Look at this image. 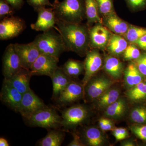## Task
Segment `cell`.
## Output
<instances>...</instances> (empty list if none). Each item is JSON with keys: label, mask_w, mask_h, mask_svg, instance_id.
<instances>
[{"label": "cell", "mask_w": 146, "mask_h": 146, "mask_svg": "<svg viewBox=\"0 0 146 146\" xmlns=\"http://www.w3.org/2000/svg\"><path fill=\"white\" fill-rule=\"evenodd\" d=\"M84 137L86 143L91 146L100 145L104 141L101 132L99 129L95 127L86 129L84 131Z\"/></svg>", "instance_id": "cell-26"}, {"label": "cell", "mask_w": 146, "mask_h": 146, "mask_svg": "<svg viewBox=\"0 0 146 146\" xmlns=\"http://www.w3.org/2000/svg\"><path fill=\"white\" fill-rule=\"evenodd\" d=\"M56 19L72 23H81L86 18L84 0H55L53 3Z\"/></svg>", "instance_id": "cell-2"}, {"label": "cell", "mask_w": 146, "mask_h": 146, "mask_svg": "<svg viewBox=\"0 0 146 146\" xmlns=\"http://www.w3.org/2000/svg\"><path fill=\"white\" fill-rule=\"evenodd\" d=\"M112 82L106 78H92L85 85V94L90 100L98 98L112 85Z\"/></svg>", "instance_id": "cell-16"}, {"label": "cell", "mask_w": 146, "mask_h": 146, "mask_svg": "<svg viewBox=\"0 0 146 146\" xmlns=\"http://www.w3.org/2000/svg\"><path fill=\"white\" fill-rule=\"evenodd\" d=\"M129 98L132 101H138L146 98V83L141 82L132 87L127 92Z\"/></svg>", "instance_id": "cell-29"}, {"label": "cell", "mask_w": 146, "mask_h": 146, "mask_svg": "<svg viewBox=\"0 0 146 146\" xmlns=\"http://www.w3.org/2000/svg\"><path fill=\"white\" fill-rule=\"evenodd\" d=\"M146 35V29L130 25L123 37L128 42L135 44L138 39Z\"/></svg>", "instance_id": "cell-30"}, {"label": "cell", "mask_w": 146, "mask_h": 146, "mask_svg": "<svg viewBox=\"0 0 146 146\" xmlns=\"http://www.w3.org/2000/svg\"><path fill=\"white\" fill-rule=\"evenodd\" d=\"M52 81V99L56 100L61 92L72 81V78L63 71L61 67H58L50 77Z\"/></svg>", "instance_id": "cell-18"}, {"label": "cell", "mask_w": 146, "mask_h": 146, "mask_svg": "<svg viewBox=\"0 0 146 146\" xmlns=\"http://www.w3.org/2000/svg\"><path fill=\"white\" fill-rule=\"evenodd\" d=\"M15 9L6 0H0V18L2 20L6 17L13 16Z\"/></svg>", "instance_id": "cell-34"}, {"label": "cell", "mask_w": 146, "mask_h": 146, "mask_svg": "<svg viewBox=\"0 0 146 146\" xmlns=\"http://www.w3.org/2000/svg\"><path fill=\"white\" fill-rule=\"evenodd\" d=\"M143 76L134 63H130L124 71L126 84L128 87H133L142 82Z\"/></svg>", "instance_id": "cell-23"}, {"label": "cell", "mask_w": 146, "mask_h": 146, "mask_svg": "<svg viewBox=\"0 0 146 146\" xmlns=\"http://www.w3.org/2000/svg\"><path fill=\"white\" fill-rule=\"evenodd\" d=\"M29 125L49 130L61 127L62 117L54 108L46 106L25 120Z\"/></svg>", "instance_id": "cell-4"}, {"label": "cell", "mask_w": 146, "mask_h": 146, "mask_svg": "<svg viewBox=\"0 0 146 146\" xmlns=\"http://www.w3.org/2000/svg\"><path fill=\"white\" fill-rule=\"evenodd\" d=\"M27 2L35 10L42 7H53V4L50 2L49 0H27Z\"/></svg>", "instance_id": "cell-37"}, {"label": "cell", "mask_w": 146, "mask_h": 146, "mask_svg": "<svg viewBox=\"0 0 146 146\" xmlns=\"http://www.w3.org/2000/svg\"><path fill=\"white\" fill-rule=\"evenodd\" d=\"M125 109V102L122 99H119L108 106L106 114L110 117H119L124 113Z\"/></svg>", "instance_id": "cell-27"}, {"label": "cell", "mask_w": 146, "mask_h": 146, "mask_svg": "<svg viewBox=\"0 0 146 146\" xmlns=\"http://www.w3.org/2000/svg\"><path fill=\"white\" fill-rule=\"evenodd\" d=\"M0 146H9L8 141L5 138L1 137L0 138Z\"/></svg>", "instance_id": "cell-45"}, {"label": "cell", "mask_w": 146, "mask_h": 146, "mask_svg": "<svg viewBox=\"0 0 146 146\" xmlns=\"http://www.w3.org/2000/svg\"><path fill=\"white\" fill-rule=\"evenodd\" d=\"M123 145L125 146H134V145L133 142H131V141H127V142H125L123 144Z\"/></svg>", "instance_id": "cell-46"}, {"label": "cell", "mask_w": 146, "mask_h": 146, "mask_svg": "<svg viewBox=\"0 0 146 146\" xmlns=\"http://www.w3.org/2000/svg\"><path fill=\"white\" fill-rule=\"evenodd\" d=\"M33 42L42 54L59 58L60 55L66 51L61 35L58 32H56L54 29L38 35Z\"/></svg>", "instance_id": "cell-3"}, {"label": "cell", "mask_w": 146, "mask_h": 146, "mask_svg": "<svg viewBox=\"0 0 146 146\" xmlns=\"http://www.w3.org/2000/svg\"><path fill=\"white\" fill-rule=\"evenodd\" d=\"M26 28L25 22L22 18L13 16L6 17L0 23V39L8 40L18 36Z\"/></svg>", "instance_id": "cell-6"}, {"label": "cell", "mask_w": 146, "mask_h": 146, "mask_svg": "<svg viewBox=\"0 0 146 146\" xmlns=\"http://www.w3.org/2000/svg\"><path fill=\"white\" fill-rule=\"evenodd\" d=\"M129 8L132 11L141 10L146 7V0H125Z\"/></svg>", "instance_id": "cell-35"}, {"label": "cell", "mask_w": 146, "mask_h": 146, "mask_svg": "<svg viewBox=\"0 0 146 146\" xmlns=\"http://www.w3.org/2000/svg\"><path fill=\"white\" fill-rule=\"evenodd\" d=\"M65 131L60 129H49L47 135L37 142L39 146H60L64 141Z\"/></svg>", "instance_id": "cell-20"}, {"label": "cell", "mask_w": 146, "mask_h": 146, "mask_svg": "<svg viewBox=\"0 0 146 146\" xmlns=\"http://www.w3.org/2000/svg\"><path fill=\"white\" fill-rule=\"evenodd\" d=\"M22 68L30 70L35 60L41 54L33 42L27 44H14Z\"/></svg>", "instance_id": "cell-11"}, {"label": "cell", "mask_w": 146, "mask_h": 146, "mask_svg": "<svg viewBox=\"0 0 146 146\" xmlns=\"http://www.w3.org/2000/svg\"><path fill=\"white\" fill-rule=\"evenodd\" d=\"M22 68L20 58L14 44H10L6 48L2 58V72L4 79H9Z\"/></svg>", "instance_id": "cell-7"}, {"label": "cell", "mask_w": 146, "mask_h": 146, "mask_svg": "<svg viewBox=\"0 0 146 146\" xmlns=\"http://www.w3.org/2000/svg\"><path fill=\"white\" fill-rule=\"evenodd\" d=\"M84 63L85 74L82 83L84 87L101 67L102 60L98 51L96 49L88 50Z\"/></svg>", "instance_id": "cell-13"}, {"label": "cell", "mask_w": 146, "mask_h": 146, "mask_svg": "<svg viewBox=\"0 0 146 146\" xmlns=\"http://www.w3.org/2000/svg\"><path fill=\"white\" fill-rule=\"evenodd\" d=\"M59 58L41 54L30 70L31 75L46 76L50 78L58 68Z\"/></svg>", "instance_id": "cell-8"}, {"label": "cell", "mask_w": 146, "mask_h": 146, "mask_svg": "<svg viewBox=\"0 0 146 146\" xmlns=\"http://www.w3.org/2000/svg\"><path fill=\"white\" fill-rule=\"evenodd\" d=\"M113 135L115 138L118 141L122 140L121 136V131H120V128H116L113 130Z\"/></svg>", "instance_id": "cell-43"}, {"label": "cell", "mask_w": 146, "mask_h": 146, "mask_svg": "<svg viewBox=\"0 0 146 146\" xmlns=\"http://www.w3.org/2000/svg\"><path fill=\"white\" fill-rule=\"evenodd\" d=\"M73 140L68 145V146H84L80 137L76 133L73 134Z\"/></svg>", "instance_id": "cell-40"}, {"label": "cell", "mask_w": 146, "mask_h": 146, "mask_svg": "<svg viewBox=\"0 0 146 146\" xmlns=\"http://www.w3.org/2000/svg\"><path fill=\"white\" fill-rule=\"evenodd\" d=\"M35 11L38 13V17L36 22L31 25L32 29L36 31L45 32L56 28V16L52 7H42Z\"/></svg>", "instance_id": "cell-10"}, {"label": "cell", "mask_w": 146, "mask_h": 146, "mask_svg": "<svg viewBox=\"0 0 146 146\" xmlns=\"http://www.w3.org/2000/svg\"><path fill=\"white\" fill-rule=\"evenodd\" d=\"M131 131L138 138L146 141V126H133L131 128Z\"/></svg>", "instance_id": "cell-38"}, {"label": "cell", "mask_w": 146, "mask_h": 146, "mask_svg": "<svg viewBox=\"0 0 146 146\" xmlns=\"http://www.w3.org/2000/svg\"><path fill=\"white\" fill-rule=\"evenodd\" d=\"M131 118L133 122L138 123H146V108L143 107L136 108L131 113Z\"/></svg>", "instance_id": "cell-32"}, {"label": "cell", "mask_w": 146, "mask_h": 146, "mask_svg": "<svg viewBox=\"0 0 146 146\" xmlns=\"http://www.w3.org/2000/svg\"><path fill=\"white\" fill-rule=\"evenodd\" d=\"M46 106L43 101L30 89L23 94L18 112L26 120Z\"/></svg>", "instance_id": "cell-9"}, {"label": "cell", "mask_w": 146, "mask_h": 146, "mask_svg": "<svg viewBox=\"0 0 146 146\" xmlns=\"http://www.w3.org/2000/svg\"><path fill=\"white\" fill-rule=\"evenodd\" d=\"M89 112L85 106L80 105L74 106L61 112L63 130H68L79 125L88 118Z\"/></svg>", "instance_id": "cell-5"}, {"label": "cell", "mask_w": 146, "mask_h": 146, "mask_svg": "<svg viewBox=\"0 0 146 146\" xmlns=\"http://www.w3.org/2000/svg\"><path fill=\"white\" fill-rule=\"evenodd\" d=\"M103 24L114 34L123 36L126 33L130 25L120 18L115 12L104 17Z\"/></svg>", "instance_id": "cell-17"}, {"label": "cell", "mask_w": 146, "mask_h": 146, "mask_svg": "<svg viewBox=\"0 0 146 146\" xmlns=\"http://www.w3.org/2000/svg\"><path fill=\"white\" fill-rule=\"evenodd\" d=\"M104 67L107 73L115 79L120 78L123 70V63L114 56H107L105 59Z\"/></svg>", "instance_id": "cell-22"}, {"label": "cell", "mask_w": 146, "mask_h": 146, "mask_svg": "<svg viewBox=\"0 0 146 146\" xmlns=\"http://www.w3.org/2000/svg\"><path fill=\"white\" fill-rule=\"evenodd\" d=\"M61 68L71 78L77 77L84 70V63L78 60L70 59L65 62Z\"/></svg>", "instance_id": "cell-25"}, {"label": "cell", "mask_w": 146, "mask_h": 146, "mask_svg": "<svg viewBox=\"0 0 146 146\" xmlns=\"http://www.w3.org/2000/svg\"><path fill=\"white\" fill-rule=\"evenodd\" d=\"M84 87L83 85L72 80L56 100L58 103L64 106L79 100L83 96Z\"/></svg>", "instance_id": "cell-15"}, {"label": "cell", "mask_w": 146, "mask_h": 146, "mask_svg": "<svg viewBox=\"0 0 146 146\" xmlns=\"http://www.w3.org/2000/svg\"><path fill=\"white\" fill-rule=\"evenodd\" d=\"M89 47L94 49H104L107 46L110 36L109 29L101 24L96 23L89 29Z\"/></svg>", "instance_id": "cell-14"}, {"label": "cell", "mask_w": 146, "mask_h": 146, "mask_svg": "<svg viewBox=\"0 0 146 146\" xmlns=\"http://www.w3.org/2000/svg\"><path fill=\"white\" fill-rule=\"evenodd\" d=\"M134 64L140 72L143 75L146 76V54L141 55L135 60Z\"/></svg>", "instance_id": "cell-36"}, {"label": "cell", "mask_w": 146, "mask_h": 146, "mask_svg": "<svg viewBox=\"0 0 146 146\" xmlns=\"http://www.w3.org/2000/svg\"><path fill=\"white\" fill-rule=\"evenodd\" d=\"M85 14L88 25L94 23L103 24V20L100 16L96 0H84Z\"/></svg>", "instance_id": "cell-24"}, {"label": "cell", "mask_w": 146, "mask_h": 146, "mask_svg": "<svg viewBox=\"0 0 146 146\" xmlns=\"http://www.w3.org/2000/svg\"><path fill=\"white\" fill-rule=\"evenodd\" d=\"M23 96L6 80H4L0 93V99L3 103L15 112H18Z\"/></svg>", "instance_id": "cell-12"}, {"label": "cell", "mask_w": 146, "mask_h": 146, "mask_svg": "<svg viewBox=\"0 0 146 146\" xmlns=\"http://www.w3.org/2000/svg\"><path fill=\"white\" fill-rule=\"evenodd\" d=\"M112 127H113V125L111 121L108 119H106L104 125L101 129L104 131L110 130L112 129Z\"/></svg>", "instance_id": "cell-42"}, {"label": "cell", "mask_w": 146, "mask_h": 146, "mask_svg": "<svg viewBox=\"0 0 146 146\" xmlns=\"http://www.w3.org/2000/svg\"><path fill=\"white\" fill-rule=\"evenodd\" d=\"M56 29L61 35L66 51L86 55L89 48V29L81 23H66L56 19Z\"/></svg>", "instance_id": "cell-1"}, {"label": "cell", "mask_w": 146, "mask_h": 146, "mask_svg": "<svg viewBox=\"0 0 146 146\" xmlns=\"http://www.w3.org/2000/svg\"><path fill=\"white\" fill-rule=\"evenodd\" d=\"M135 44L142 49L146 50V35L138 39Z\"/></svg>", "instance_id": "cell-41"}, {"label": "cell", "mask_w": 146, "mask_h": 146, "mask_svg": "<svg viewBox=\"0 0 146 146\" xmlns=\"http://www.w3.org/2000/svg\"><path fill=\"white\" fill-rule=\"evenodd\" d=\"M100 14L104 17L115 13L113 0H96Z\"/></svg>", "instance_id": "cell-31"}, {"label": "cell", "mask_w": 146, "mask_h": 146, "mask_svg": "<svg viewBox=\"0 0 146 146\" xmlns=\"http://www.w3.org/2000/svg\"><path fill=\"white\" fill-rule=\"evenodd\" d=\"M141 56L138 47L133 44L128 45L123 53V57L125 60H135Z\"/></svg>", "instance_id": "cell-33"}, {"label": "cell", "mask_w": 146, "mask_h": 146, "mask_svg": "<svg viewBox=\"0 0 146 146\" xmlns=\"http://www.w3.org/2000/svg\"><path fill=\"white\" fill-rule=\"evenodd\" d=\"M121 131V136L122 140L125 139L127 137L128 135L127 131L125 128H120Z\"/></svg>", "instance_id": "cell-44"}, {"label": "cell", "mask_w": 146, "mask_h": 146, "mask_svg": "<svg viewBox=\"0 0 146 146\" xmlns=\"http://www.w3.org/2000/svg\"><path fill=\"white\" fill-rule=\"evenodd\" d=\"M119 95V92L117 89L108 90L98 98V104L102 108L108 107L117 100Z\"/></svg>", "instance_id": "cell-28"}, {"label": "cell", "mask_w": 146, "mask_h": 146, "mask_svg": "<svg viewBox=\"0 0 146 146\" xmlns=\"http://www.w3.org/2000/svg\"><path fill=\"white\" fill-rule=\"evenodd\" d=\"M15 10L21 9L24 4V0H6Z\"/></svg>", "instance_id": "cell-39"}, {"label": "cell", "mask_w": 146, "mask_h": 146, "mask_svg": "<svg viewBox=\"0 0 146 146\" xmlns=\"http://www.w3.org/2000/svg\"><path fill=\"white\" fill-rule=\"evenodd\" d=\"M128 46V42L122 36L112 34L107 45V49L111 54L119 55L123 54Z\"/></svg>", "instance_id": "cell-21"}, {"label": "cell", "mask_w": 146, "mask_h": 146, "mask_svg": "<svg viewBox=\"0 0 146 146\" xmlns=\"http://www.w3.org/2000/svg\"><path fill=\"white\" fill-rule=\"evenodd\" d=\"M31 76H32L30 70L23 68L11 78L5 80L20 93L23 94L31 89L30 81Z\"/></svg>", "instance_id": "cell-19"}]
</instances>
